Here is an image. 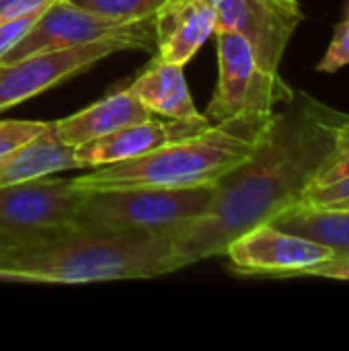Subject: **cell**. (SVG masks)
Listing matches in <instances>:
<instances>
[{
	"instance_id": "obj_7",
	"label": "cell",
	"mask_w": 349,
	"mask_h": 351,
	"mask_svg": "<svg viewBox=\"0 0 349 351\" xmlns=\"http://www.w3.org/2000/svg\"><path fill=\"white\" fill-rule=\"evenodd\" d=\"M101 39H125L134 49H156L152 19L121 23L82 10L68 0H56L0 64H10L37 51L74 47Z\"/></svg>"
},
{
	"instance_id": "obj_20",
	"label": "cell",
	"mask_w": 349,
	"mask_h": 351,
	"mask_svg": "<svg viewBox=\"0 0 349 351\" xmlns=\"http://www.w3.org/2000/svg\"><path fill=\"white\" fill-rule=\"evenodd\" d=\"M349 64V19L339 23L335 27V35L331 39V45L327 49V53L323 56V60L319 62L317 70L319 72H337L339 68Z\"/></svg>"
},
{
	"instance_id": "obj_21",
	"label": "cell",
	"mask_w": 349,
	"mask_h": 351,
	"mask_svg": "<svg viewBox=\"0 0 349 351\" xmlns=\"http://www.w3.org/2000/svg\"><path fill=\"white\" fill-rule=\"evenodd\" d=\"M346 199H349V175L333 181V183H327V185L309 187L304 191L300 204H304V206H333V204H339Z\"/></svg>"
},
{
	"instance_id": "obj_22",
	"label": "cell",
	"mask_w": 349,
	"mask_h": 351,
	"mask_svg": "<svg viewBox=\"0 0 349 351\" xmlns=\"http://www.w3.org/2000/svg\"><path fill=\"white\" fill-rule=\"evenodd\" d=\"M43 12L45 10H37V12L25 14V16L12 19V21H6V23H0V60L29 33V29L37 23V19Z\"/></svg>"
},
{
	"instance_id": "obj_24",
	"label": "cell",
	"mask_w": 349,
	"mask_h": 351,
	"mask_svg": "<svg viewBox=\"0 0 349 351\" xmlns=\"http://www.w3.org/2000/svg\"><path fill=\"white\" fill-rule=\"evenodd\" d=\"M304 276L311 278H331V280H349V257H333L325 263L315 265Z\"/></svg>"
},
{
	"instance_id": "obj_4",
	"label": "cell",
	"mask_w": 349,
	"mask_h": 351,
	"mask_svg": "<svg viewBox=\"0 0 349 351\" xmlns=\"http://www.w3.org/2000/svg\"><path fill=\"white\" fill-rule=\"evenodd\" d=\"M214 185L117 187L82 191L74 230L175 234L208 212Z\"/></svg>"
},
{
	"instance_id": "obj_15",
	"label": "cell",
	"mask_w": 349,
	"mask_h": 351,
	"mask_svg": "<svg viewBox=\"0 0 349 351\" xmlns=\"http://www.w3.org/2000/svg\"><path fill=\"white\" fill-rule=\"evenodd\" d=\"M74 169H80L74 148L62 144L47 123L37 138L0 156V187Z\"/></svg>"
},
{
	"instance_id": "obj_26",
	"label": "cell",
	"mask_w": 349,
	"mask_h": 351,
	"mask_svg": "<svg viewBox=\"0 0 349 351\" xmlns=\"http://www.w3.org/2000/svg\"><path fill=\"white\" fill-rule=\"evenodd\" d=\"M0 282H12V284H21L16 276H12V274H8V271H4L2 267H0Z\"/></svg>"
},
{
	"instance_id": "obj_16",
	"label": "cell",
	"mask_w": 349,
	"mask_h": 351,
	"mask_svg": "<svg viewBox=\"0 0 349 351\" xmlns=\"http://www.w3.org/2000/svg\"><path fill=\"white\" fill-rule=\"evenodd\" d=\"M274 226L329 247L335 257H349V210L298 204L276 220Z\"/></svg>"
},
{
	"instance_id": "obj_27",
	"label": "cell",
	"mask_w": 349,
	"mask_h": 351,
	"mask_svg": "<svg viewBox=\"0 0 349 351\" xmlns=\"http://www.w3.org/2000/svg\"><path fill=\"white\" fill-rule=\"evenodd\" d=\"M327 208H346V210H349V199L339 202V204H333V206H327Z\"/></svg>"
},
{
	"instance_id": "obj_9",
	"label": "cell",
	"mask_w": 349,
	"mask_h": 351,
	"mask_svg": "<svg viewBox=\"0 0 349 351\" xmlns=\"http://www.w3.org/2000/svg\"><path fill=\"white\" fill-rule=\"evenodd\" d=\"M224 255L237 274L267 278H304L309 269L335 257L329 247L286 232L272 222L234 239Z\"/></svg>"
},
{
	"instance_id": "obj_10",
	"label": "cell",
	"mask_w": 349,
	"mask_h": 351,
	"mask_svg": "<svg viewBox=\"0 0 349 351\" xmlns=\"http://www.w3.org/2000/svg\"><path fill=\"white\" fill-rule=\"evenodd\" d=\"M216 8V31L241 33L253 47L261 66L280 74L286 47L304 21L298 0H212Z\"/></svg>"
},
{
	"instance_id": "obj_11",
	"label": "cell",
	"mask_w": 349,
	"mask_h": 351,
	"mask_svg": "<svg viewBox=\"0 0 349 351\" xmlns=\"http://www.w3.org/2000/svg\"><path fill=\"white\" fill-rule=\"evenodd\" d=\"M210 123H189V121H160L156 117L123 125L101 138L82 142L74 146V158L80 169H95L103 165H113L121 160H132L144 156L150 150H156L169 142L193 136L208 128Z\"/></svg>"
},
{
	"instance_id": "obj_8",
	"label": "cell",
	"mask_w": 349,
	"mask_h": 351,
	"mask_svg": "<svg viewBox=\"0 0 349 351\" xmlns=\"http://www.w3.org/2000/svg\"><path fill=\"white\" fill-rule=\"evenodd\" d=\"M125 49H134L125 39H101L74 47L37 51L10 64H0V113Z\"/></svg>"
},
{
	"instance_id": "obj_17",
	"label": "cell",
	"mask_w": 349,
	"mask_h": 351,
	"mask_svg": "<svg viewBox=\"0 0 349 351\" xmlns=\"http://www.w3.org/2000/svg\"><path fill=\"white\" fill-rule=\"evenodd\" d=\"M70 4L105 19L132 23L152 19L165 0H68Z\"/></svg>"
},
{
	"instance_id": "obj_18",
	"label": "cell",
	"mask_w": 349,
	"mask_h": 351,
	"mask_svg": "<svg viewBox=\"0 0 349 351\" xmlns=\"http://www.w3.org/2000/svg\"><path fill=\"white\" fill-rule=\"evenodd\" d=\"M331 128H333V140H335V156H333L331 165L319 175V179L313 187L333 183V181L349 175V115L333 109Z\"/></svg>"
},
{
	"instance_id": "obj_3",
	"label": "cell",
	"mask_w": 349,
	"mask_h": 351,
	"mask_svg": "<svg viewBox=\"0 0 349 351\" xmlns=\"http://www.w3.org/2000/svg\"><path fill=\"white\" fill-rule=\"evenodd\" d=\"M274 113H241L210 123L202 132L169 142L144 156L86 169L72 179L80 191L117 187H200L214 185L245 162L263 140Z\"/></svg>"
},
{
	"instance_id": "obj_1",
	"label": "cell",
	"mask_w": 349,
	"mask_h": 351,
	"mask_svg": "<svg viewBox=\"0 0 349 351\" xmlns=\"http://www.w3.org/2000/svg\"><path fill=\"white\" fill-rule=\"evenodd\" d=\"M331 113L306 93L276 111L253 154L214 183L208 212L173 234L179 269L224 255L234 239L300 204L335 156Z\"/></svg>"
},
{
	"instance_id": "obj_12",
	"label": "cell",
	"mask_w": 349,
	"mask_h": 351,
	"mask_svg": "<svg viewBox=\"0 0 349 351\" xmlns=\"http://www.w3.org/2000/svg\"><path fill=\"white\" fill-rule=\"evenodd\" d=\"M156 56L185 66L216 31L212 0H165L152 16Z\"/></svg>"
},
{
	"instance_id": "obj_25",
	"label": "cell",
	"mask_w": 349,
	"mask_h": 351,
	"mask_svg": "<svg viewBox=\"0 0 349 351\" xmlns=\"http://www.w3.org/2000/svg\"><path fill=\"white\" fill-rule=\"evenodd\" d=\"M19 245H21L19 241L10 239V237H6V234H0V255H4V253L12 251V249H14V247H19Z\"/></svg>"
},
{
	"instance_id": "obj_2",
	"label": "cell",
	"mask_w": 349,
	"mask_h": 351,
	"mask_svg": "<svg viewBox=\"0 0 349 351\" xmlns=\"http://www.w3.org/2000/svg\"><path fill=\"white\" fill-rule=\"evenodd\" d=\"M0 267L21 284H95L148 280L177 271L173 237L156 232H84L19 245Z\"/></svg>"
},
{
	"instance_id": "obj_23",
	"label": "cell",
	"mask_w": 349,
	"mask_h": 351,
	"mask_svg": "<svg viewBox=\"0 0 349 351\" xmlns=\"http://www.w3.org/2000/svg\"><path fill=\"white\" fill-rule=\"evenodd\" d=\"M56 0H0V23L37 12L47 10Z\"/></svg>"
},
{
	"instance_id": "obj_6",
	"label": "cell",
	"mask_w": 349,
	"mask_h": 351,
	"mask_svg": "<svg viewBox=\"0 0 349 351\" xmlns=\"http://www.w3.org/2000/svg\"><path fill=\"white\" fill-rule=\"evenodd\" d=\"M80 195L72 179L49 175L0 187V234L27 245L72 232Z\"/></svg>"
},
{
	"instance_id": "obj_13",
	"label": "cell",
	"mask_w": 349,
	"mask_h": 351,
	"mask_svg": "<svg viewBox=\"0 0 349 351\" xmlns=\"http://www.w3.org/2000/svg\"><path fill=\"white\" fill-rule=\"evenodd\" d=\"M156 117L130 88L111 93L103 101L51 123L56 138L66 146H78L82 142L111 134L123 125L146 121Z\"/></svg>"
},
{
	"instance_id": "obj_5",
	"label": "cell",
	"mask_w": 349,
	"mask_h": 351,
	"mask_svg": "<svg viewBox=\"0 0 349 351\" xmlns=\"http://www.w3.org/2000/svg\"><path fill=\"white\" fill-rule=\"evenodd\" d=\"M218 84L206 117L218 123L241 113H274L294 99V88L261 66L251 43L237 31L218 29Z\"/></svg>"
},
{
	"instance_id": "obj_14",
	"label": "cell",
	"mask_w": 349,
	"mask_h": 351,
	"mask_svg": "<svg viewBox=\"0 0 349 351\" xmlns=\"http://www.w3.org/2000/svg\"><path fill=\"white\" fill-rule=\"evenodd\" d=\"M130 90L156 115L189 123H210V119L197 111L183 66L179 64L165 62L156 56L148 70L134 80Z\"/></svg>"
},
{
	"instance_id": "obj_19",
	"label": "cell",
	"mask_w": 349,
	"mask_h": 351,
	"mask_svg": "<svg viewBox=\"0 0 349 351\" xmlns=\"http://www.w3.org/2000/svg\"><path fill=\"white\" fill-rule=\"evenodd\" d=\"M45 125L47 121H0V156L37 138L45 130Z\"/></svg>"
}]
</instances>
